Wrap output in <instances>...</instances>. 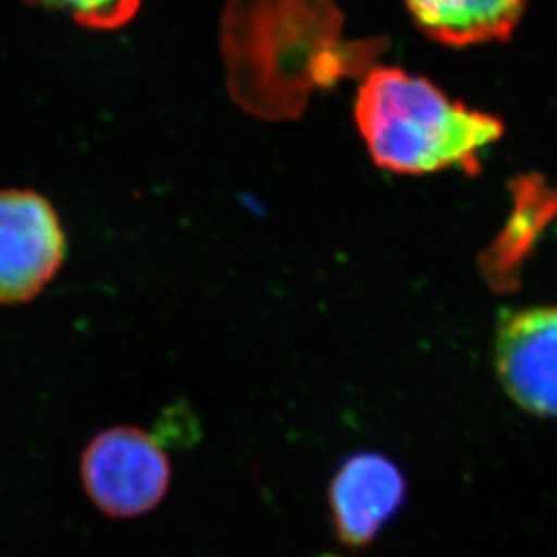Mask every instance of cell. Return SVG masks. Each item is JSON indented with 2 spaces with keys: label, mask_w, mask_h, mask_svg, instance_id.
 Instances as JSON below:
<instances>
[{
  "label": "cell",
  "mask_w": 557,
  "mask_h": 557,
  "mask_svg": "<svg viewBox=\"0 0 557 557\" xmlns=\"http://www.w3.org/2000/svg\"><path fill=\"white\" fill-rule=\"evenodd\" d=\"M27 5L67 16L92 32H116L131 24L143 0H24Z\"/></svg>",
  "instance_id": "52a82bcc"
},
{
  "label": "cell",
  "mask_w": 557,
  "mask_h": 557,
  "mask_svg": "<svg viewBox=\"0 0 557 557\" xmlns=\"http://www.w3.org/2000/svg\"><path fill=\"white\" fill-rule=\"evenodd\" d=\"M499 383L521 410L557 417V306L505 315L496 329Z\"/></svg>",
  "instance_id": "277c9868"
},
{
  "label": "cell",
  "mask_w": 557,
  "mask_h": 557,
  "mask_svg": "<svg viewBox=\"0 0 557 557\" xmlns=\"http://www.w3.org/2000/svg\"><path fill=\"white\" fill-rule=\"evenodd\" d=\"M426 37L451 48L502 42L515 33L529 0H405Z\"/></svg>",
  "instance_id": "8992f818"
},
{
  "label": "cell",
  "mask_w": 557,
  "mask_h": 557,
  "mask_svg": "<svg viewBox=\"0 0 557 557\" xmlns=\"http://www.w3.org/2000/svg\"><path fill=\"white\" fill-rule=\"evenodd\" d=\"M67 235L48 197L0 188V306L35 300L60 273Z\"/></svg>",
  "instance_id": "3957f363"
},
{
  "label": "cell",
  "mask_w": 557,
  "mask_h": 557,
  "mask_svg": "<svg viewBox=\"0 0 557 557\" xmlns=\"http://www.w3.org/2000/svg\"><path fill=\"white\" fill-rule=\"evenodd\" d=\"M400 469L377 453H358L342 463L329 487L332 527L348 548L369 547L405 502Z\"/></svg>",
  "instance_id": "5b68a950"
},
{
  "label": "cell",
  "mask_w": 557,
  "mask_h": 557,
  "mask_svg": "<svg viewBox=\"0 0 557 557\" xmlns=\"http://www.w3.org/2000/svg\"><path fill=\"white\" fill-rule=\"evenodd\" d=\"M329 557H332V556H329Z\"/></svg>",
  "instance_id": "ba28073f"
},
{
  "label": "cell",
  "mask_w": 557,
  "mask_h": 557,
  "mask_svg": "<svg viewBox=\"0 0 557 557\" xmlns=\"http://www.w3.org/2000/svg\"><path fill=\"white\" fill-rule=\"evenodd\" d=\"M169 455L139 428H111L96 435L82 457V482L92 504L111 518H136L169 493Z\"/></svg>",
  "instance_id": "7a4b0ae2"
},
{
  "label": "cell",
  "mask_w": 557,
  "mask_h": 557,
  "mask_svg": "<svg viewBox=\"0 0 557 557\" xmlns=\"http://www.w3.org/2000/svg\"><path fill=\"white\" fill-rule=\"evenodd\" d=\"M356 123L373 163L395 174H476L504 123L453 100L430 79L375 67L359 85Z\"/></svg>",
  "instance_id": "6da1fadb"
}]
</instances>
